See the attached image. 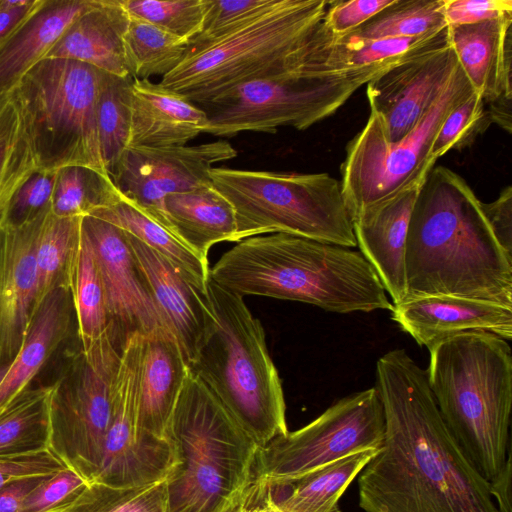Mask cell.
<instances>
[{
  "label": "cell",
  "instance_id": "1",
  "mask_svg": "<svg viewBox=\"0 0 512 512\" xmlns=\"http://www.w3.org/2000/svg\"><path fill=\"white\" fill-rule=\"evenodd\" d=\"M376 388L385 418L380 450L360 472L364 512H499L485 480L445 425L426 370L404 349L381 356Z\"/></svg>",
  "mask_w": 512,
  "mask_h": 512
},
{
  "label": "cell",
  "instance_id": "2",
  "mask_svg": "<svg viewBox=\"0 0 512 512\" xmlns=\"http://www.w3.org/2000/svg\"><path fill=\"white\" fill-rule=\"evenodd\" d=\"M482 203L458 173L430 170L407 230L405 299L456 296L512 307V257L499 245Z\"/></svg>",
  "mask_w": 512,
  "mask_h": 512
},
{
  "label": "cell",
  "instance_id": "3",
  "mask_svg": "<svg viewBox=\"0 0 512 512\" xmlns=\"http://www.w3.org/2000/svg\"><path fill=\"white\" fill-rule=\"evenodd\" d=\"M327 0H279L230 34L188 48L159 82L200 105L254 79L330 60L335 39L323 19Z\"/></svg>",
  "mask_w": 512,
  "mask_h": 512
},
{
  "label": "cell",
  "instance_id": "4",
  "mask_svg": "<svg viewBox=\"0 0 512 512\" xmlns=\"http://www.w3.org/2000/svg\"><path fill=\"white\" fill-rule=\"evenodd\" d=\"M428 350L427 380L441 417L472 466L490 482L511 453L510 345L480 331L448 336Z\"/></svg>",
  "mask_w": 512,
  "mask_h": 512
},
{
  "label": "cell",
  "instance_id": "5",
  "mask_svg": "<svg viewBox=\"0 0 512 512\" xmlns=\"http://www.w3.org/2000/svg\"><path fill=\"white\" fill-rule=\"evenodd\" d=\"M206 292L213 321L189 371L262 448L288 432L282 383L268 353L264 329L242 297L209 277Z\"/></svg>",
  "mask_w": 512,
  "mask_h": 512
},
{
  "label": "cell",
  "instance_id": "6",
  "mask_svg": "<svg viewBox=\"0 0 512 512\" xmlns=\"http://www.w3.org/2000/svg\"><path fill=\"white\" fill-rule=\"evenodd\" d=\"M166 436L177 456L166 512H222L251 483L258 446L190 371Z\"/></svg>",
  "mask_w": 512,
  "mask_h": 512
},
{
  "label": "cell",
  "instance_id": "7",
  "mask_svg": "<svg viewBox=\"0 0 512 512\" xmlns=\"http://www.w3.org/2000/svg\"><path fill=\"white\" fill-rule=\"evenodd\" d=\"M410 60V59H409ZM408 60L342 68L333 59L239 84L198 105L207 115L204 133L305 130L335 114L363 85Z\"/></svg>",
  "mask_w": 512,
  "mask_h": 512
},
{
  "label": "cell",
  "instance_id": "8",
  "mask_svg": "<svg viewBox=\"0 0 512 512\" xmlns=\"http://www.w3.org/2000/svg\"><path fill=\"white\" fill-rule=\"evenodd\" d=\"M210 178L234 209L238 241L286 233L348 248L357 245L341 182L328 173L214 167Z\"/></svg>",
  "mask_w": 512,
  "mask_h": 512
},
{
  "label": "cell",
  "instance_id": "9",
  "mask_svg": "<svg viewBox=\"0 0 512 512\" xmlns=\"http://www.w3.org/2000/svg\"><path fill=\"white\" fill-rule=\"evenodd\" d=\"M103 73L79 61L45 58L13 88L38 170L77 165L108 175L97 129Z\"/></svg>",
  "mask_w": 512,
  "mask_h": 512
},
{
  "label": "cell",
  "instance_id": "10",
  "mask_svg": "<svg viewBox=\"0 0 512 512\" xmlns=\"http://www.w3.org/2000/svg\"><path fill=\"white\" fill-rule=\"evenodd\" d=\"M68 354L48 400L49 450L88 483L99 472L112 413L113 383L123 349L110 333Z\"/></svg>",
  "mask_w": 512,
  "mask_h": 512
},
{
  "label": "cell",
  "instance_id": "11",
  "mask_svg": "<svg viewBox=\"0 0 512 512\" xmlns=\"http://www.w3.org/2000/svg\"><path fill=\"white\" fill-rule=\"evenodd\" d=\"M474 91L460 65L421 121L402 139L388 142L377 115H370L346 146L341 187L352 221L367 208L426 177L436 160L431 148L445 118Z\"/></svg>",
  "mask_w": 512,
  "mask_h": 512
},
{
  "label": "cell",
  "instance_id": "12",
  "mask_svg": "<svg viewBox=\"0 0 512 512\" xmlns=\"http://www.w3.org/2000/svg\"><path fill=\"white\" fill-rule=\"evenodd\" d=\"M385 436L383 404L376 387L341 398L304 427L259 448L251 486H286L358 451L380 449Z\"/></svg>",
  "mask_w": 512,
  "mask_h": 512
},
{
  "label": "cell",
  "instance_id": "13",
  "mask_svg": "<svg viewBox=\"0 0 512 512\" xmlns=\"http://www.w3.org/2000/svg\"><path fill=\"white\" fill-rule=\"evenodd\" d=\"M144 336H131L113 383L112 413L99 472L93 482L116 488L140 487L167 478L177 463L171 441L139 426Z\"/></svg>",
  "mask_w": 512,
  "mask_h": 512
},
{
  "label": "cell",
  "instance_id": "14",
  "mask_svg": "<svg viewBox=\"0 0 512 512\" xmlns=\"http://www.w3.org/2000/svg\"><path fill=\"white\" fill-rule=\"evenodd\" d=\"M236 156V149L222 139L192 146L128 147L110 178L124 197L169 230L166 196L212 184L214 166Z\"/></svg>",
  "mask_w": 512,
  "mask_h": 512
},
{
  "label": "cell",
  "instance_id": "15",
  "mask_svg": "<svg viewBox=\"0 0 512 512\" xmlns=\"http://www.w3.org/2000/svg\"><path fill=\"white\" fill-rule=\"evenodd\" d=\"M81 229L98 265L109 315V332L116 344L124 349L135 334L146 337L158 330H168L126 233L93 216L82 217Z\"/></svg>",
  "mask_w": 512,
  "mask_h": 512
},
{
  "label": "cell",
  "instance_id": "16",
  "mask_svg": "<svg viewBox=\"0 0 512 512\" xmlns=\"http://www.w3.org/2000/svg\"><path fill=\"white\" fill-rule=\"evenodd\" d=\"M459 63L449 43L400 63L366 84L370 112L388 142L407 135L449 84Z\"/></svg>",
  "mask_w": 512,
  "mask_h": 512
},
{
  "label": "cell",
  "instance_id": "17",
  "mask_svg": "<svg viewBox=\"0 0 512 512\" xmlns=\"http://www.w3.org/2000/svg\"><path fill=\"white\" fill-rule=\"evenodd\" d=\"M47 212L22 224L0 225V365L14 360L29 329L36 293V247Z\"/></svg>",
  "mask_w": 512,
  "mask_h": 512
},
{
  "label": "cell",
  "instance_id": "18",
  "mask_svg": "<svg viewBox=\"0 0 512 512\" xmlns=\"http://www.w3.org/2000/svg\"><path fill=\"white\" fill-rule=\"evenodd\" d=\"M125 233L146 277L161 320L176 339L189 365L213 321L207 292L200 290L161 254Z\"/></svg>",
  "mask_w": 512,
  "mask_h": 512
},
{
  "label": "cell",
  "instance_id": "19",
  "mask_svg": "<svg viewBox=\"0 0 512 512\" xmlns=\"http://www.w3.org/2000/svg\"><path fill=\"white\" fill-rule=\"evenodd\" d=\"M392 319L419 345L427 348L448 336L489 332L512 338V307L456 296H422L394 304Z\"/></svg>",
  "mask_w": 512,
  "mask_h": 512
},
{
  "label": "cell",
  "instance_id": "20",
  "mask_svg": "<svg viewBox=\"0 0 512 512\" xmlns=\"http://www.w3.org/2000/svg\"><path fill=\"white\" fill-rule=\"evenodd\" d=\"M426 177L359 214L353 220L356 244L376 271L393 305L405 300V248L409 220Z\"/></svg>",
  "mask_w": 512,
  "mask_h": 512
},
{
  "label": "cell",
  "instance_id": "21",
  "mask_svg": "<svg viewBox=\"0 0 512 512\" xmlns=\"http://www.w3.org/2000/svg\"><path fill=\"white\" fill-rule=\"evenodd\" d=\"M512 15L476 24L449 26L451 47L486 105L512 100Z\"/></svg>",
  "mask_w": 512,
  "mask_h": 512
},
{
  "label": "cell",
  "instance_id": "22",
  "mask_svg": "<svg viewBox=\"0 0 512 512\" xmlns=\"http://www.w3.org/2000/svg\"><path fill=\"white\" fill-rule=\"evenodd\" d=\"M207 122L206 113L181 94L159 82L133 79L128 147L185 146L205 131Z\"/></svg>",
  "mask_w": 512,
  "mask_h": 512
},
{
  "label": "cell",
  "instance_id": "23",
  "mask_svg": "<svg viewBox=\"0 0 512 512\" xmlns=\"http://www.w3.org/2000/svg\"><path fill=\"white\" fill-rule=\"evenodd\" d=\"M129 18L123 0H94L45 58L75 60L105 73L130 76L124 46Z\"/></svg>",
  "mask_w": 512,
  "mask_h": 512
},
{
  "label": "cell",
  "instance_id": "24",
  "mask_svg": "<svg viewBox=\"0 0 512 512\" xmlns=\"http://www.w3.org/2000/svg\"><path fill=\"white\" fill-rule=\"evenodd\" d=\"M188 373V364L170 331L162 329L144 337L139 394L143 431L167 438V425Z\"/></svg>",
  "mask_w": 512,
  "mask_h": 512
},
{
  "label": "cell",
  "instance_id": "25",
  "mask_svg": "<svg viewBox=\"0 0 512 512\" xmlns=\"http://www.w3.org/2000/svg\"><path fill=\"white\" fill-rule=\"evenodd\" d=\"M73 322L75 314L70 289L53 290L32 315L22 348L0 384V412L30 386L70 336Z\"/></svg>",
  "mask_w": 512,
  "mask_h": 512
},
{
  "label": "cell",
  "instance_id": "26",
  "mask_svg": "<svg viewBox=\"0 0 512 512\" xmlns=\"http://www.w3.org/2000/svg\"><path fill=\"white\" fill-rule=\"evenodd\" d=\"M94 0H43L31 16L0 45V93L12 90L43 60L69 25Z\"/></svg>",
  "mask_w": 512,
  "mask_h": 512
},
{
  "label": "cell",
  "instance_id": "27",
  "mask_svg": "<svg viewBox=\"0 0 512 512\" xmlns=\"http://www.w3.org/2000/svg\"><path fill=\"white\" fill-rule=\"evenodd\" d=\"M170 232L202 259L223 241H238L235 212L212 184L174 193L164 200Z\"/></svg>",
  "mask_w": 512,
  "mask_h": 512
},
{
  "label": "cell",
  "instance_id": "28",
  "mask_svg": "<svg viewBox=\"0 0 512 512\" xmlns=\"http://www.w3.org/2000/svg\"><path fill=\"white\" fill-rule=\"evenodd\" d=\"M379 450L355 452L286 486L264 491L285 512H337L339 499L347 487Z\"/></svg>",
  "mask_w": 512,
  "mask_h": 512
},
{
  "label": "cell",
  "instance_id": "29",
  "mask_svg": "<svg viewBox=\"0 0 512 512\" xmlns=\"http://www.w3.org/2000/svg\"><path fill=\"white\" fill-rule=\"evenodd\" d=\"M87 216L109 222L134 236L175 265L200 290L206 291L208 260L199 257L173 233L144 214L120 192L112 204Z\"/></svg>",
  "mask_w": 512,
  "mask_h": 512
},
{
  "label": "cell",
  "instance_id": "30",
  "mask_svg": "<svg viewBox=\"0 0 512 512\" xmlns=\"http://www.w3.org/2000/svg\"><path fill=\"white\" fill-rule=\"evenodd\" d=\"M82 217H59L49 210L42 221L35 254L36 293L33 314L55 289H70ZM32 314V315H33Z\"/></svg>",
  "mask_w": 512,
  "mask_h": 512
},
{
  "label": "cell",
  "instance_id": "31",
  "mask_svg": "<svg viewBox=\"0 0 512 512\" xmlns=\"http://www.w3.org/2000/svg\"><path fill=\"white\" fill-rule=\"evenodd\" d=\"M51 385L29 386L0 412V457L49 449Z\"/></svg>",
  "mask_w": 512,
  "mask_h": 512
},
{
  "label": "cell",
  "instance_id": "32",
  "mask_svg": "<svg viewBox=\"0 0 512 512\" xmlns=\"http://www.w3.org/2000/svg\"><path fill=\"white\" fill-rule=\"evenodd\" d=\"M38 170L14 90L0 93V225L17 190Z\"/></svg>",
  "mask_w": 512,
  "mask_h": 512
},
{
  "label": "cell",
  "instance_id": "33",
  "mask_svg": "<svg viewBox=\"0 0 512 512\" xmlns=\"http://www.w3.org/2000/svg\"><path fill=\"white\" fill-rule=\"evenodd\" d=\"M70 292L73 301L76 341L89 347L109 333L105 292L93 249L81 229Z\"/></svg>",
  "mask_w": 512,
  "mask_h": 512
},
{
  "label": "cell",
  "instance_id": "34",
  "mask_svg": "<svg viewBox=\"0 0 512 512\" xmlns=\"http://www.w3.org/2000/svg\"><path fill=\"white\" fill-rule=\"evenodd\" d=\"M124 46L132 79L161 78L184 59L188 43L157 26L129 16Z\"/></svg>",
  "mask_w": 512,
  "mask_h": 512
},
{
  "label": "cell",
  "instance_id": "35",
  "mask_svg": "<svg viewBox=\"0 0 512 512\" xmlns=\"http://www.w3.org/2000/svg\"><path fill=\"white\" fill-rule=\"evenodd\" d=\"M132 81L130 76L103 73L97 102V129L101 156L109 177L128 147Z\"/></svg>",
  "mask_w": 512,
  "mask_h": 512
},
{
  "label": "cell",
  "instance_id": "36",
  "mask_svg": "<svg viewBox=\"0 0 512 512\" xmlns=\"http://www.w3.org/2000/svg\"><path fill=\"white\" fill-rule=\"evenodd\" d=\"M445 0H394L345 37L372 40L390 37H420L447 27Z\"/></svg>",
  "mask_w": 512,
  "mask_h": 512
},
{
  "label": "cell",
  "instance_id": "37",
  "mask_svg": "<svg viewBox=\"0 0 512 512\" xmlns=\"http://www.w3.org/2000/svg\"><path fill=\"white\" fill-rule=\"evenodd\" d=\"M118 197L109 175L85 166H66L56 171L51 212L59 217H84Z\"/></svg>",
  "mask_w": 512,
  "mask_h": 512
},
{
  "label": "cell",
  "instance_id": "38",
  "mask_svg": "<svg viewBox=\"0 0 512 512\" xmlns=\"http://www.w3.org/2000/svg\"><path fill=\"white\" fill-rule=\"evenodd\" d=\"M450 43L449 26L420 37H390L372 40L335 39L334 58L345 68L409 60Z\"/></svg>",
  "mask_w": 512,
  "mask_h": 512
},
{
  "label": "cell",
  "instance_id": "39",
  "mask_svg": "<svg viewBox=\"0 0 512 512\" xmlns=\"http://www.w3.org/2000/svg\"><path fill=\"white\" fill-rule=\"evenodd\" d=\"M55 512H166V479L126 488L90 482Z\"/></svg>",
  "mask_w": 512,
  "mask_h": 512
},
{
  "label": "cell",
  "instance_id": "40",
  "mask_svg": "<svg viewBox=\"0 0 512 512\" xmlns=\"http://www.w3.org/2000/svg\"><path fill=\"white\" fill-rule=\"evenodd\" d=\"M129 16L147 21L187 42L197 36L204 20V0H123Z\"/></svg>",
  "mask_w": 512,
  "mask_h": 512
},
{
  "label": "cell",
  "instance_id": "41",
  "mask_svg": "<svg viewBox=\"0 0 512 512\" xmlns=\"http://www.w3.org/2000/svg\"><path fill=\"white\" fill-rule=\"evenodd\" d=\"M491 124L483 98L473 92L443 121L432 144L431 156L437 160L450 150L470 146Z\"/></svg>",
  "mask_w": 512,
  "mask_h": 512
},
{
  "label": "cell",
  "instance_id": "42",
  "mask_svg": "<svg viewBox=\"0 0 512 512\" xmlns=\"http://www.w3.org/2000/svg\"><path fill=\"white\" fill-rule=\"evenodd\" d=\"M279 0H204L200 33L188 44L197 48L239 29L272 9Z\"/></svg>",
  "mask_w": 512,
  "mask_h": 512
},
{
  "label": "cell",
  "instance_id": "43",
  "mask_svg": "<svg viewBox=\"0 0 512 512\" xmlns=\"http://www.w3.org/2000/svg\"><path fill=\"white\" fill-rule=\"evenodd\" d=\"M56 171H35L14 194L3 222L22 224L51 209Z\"/></svg>",
  "mask_w": 512,
  "mask_h": 512
},
{
  "label": "cell",
  "instance_id": "44",
  "mask_svg": "<svg viewBox=\"0 0 512 512\" xmlns=\"http://www.w3.org/2000/svg\"><path fill=\"white\" fill-rule=\"evenodd\" d=\"M88 482L74 470L64 469L51 474L23 501L18 512H55L74 500Z\"/></svg>",
  "mask_w": 512,
  "mask_h": 512
},
{
  "label": "cell",
  "instance_id": "45",
  "mask_svg": "<svg viewBox=\"0 0 512 512\" xmlns=\"http://www.w3.org/2000/svg\"><path fill=\"white\" fill-rule=\"evenodd\" d=\"M394 0L328 1L323 19L335 39L343 38L388 7Z\"/></svg>",
  "mask_w": 512,
  "mask_h": 512
},
{
  "label": "cell",
  "instance_id": "46",
  "mask_svg": "<svg viewBox=\"0 0 512 512\" xmlns=\"http://www.w3.org/2000/svg\"><path fill=\"white\" fill-rule=\"evenodd\" d=\"M448 26L476 24L512 15L511 0H445Z\"/></svg>",
  "mask_w": 512,
  "mask_h": 512
},
{
  "label": "cell",
  "instance_id": "47",
  "mask_svg": "<svg viewBox=\"0 0 512 512\" xmlns=\"http://www.w3.org/2000/svg\"><path fill=\"white\" fill-rule=\"evenodd\" d=\"M65 467L49 449L24 455L0 457V488L20 478L52 474Z\"/></svg>",
  "mask_w": 512,
  "mask_h": 512
},
{
  "label": "cell",
  "instance_id": "48",
  "mask_svg": "<svg viewBox=\"0 0 512 512\" xmlns=\"http://www.w3.org/2000/svg\"><path fill=\"white\" fill-rule=\"evenodd\" d=\"M482 207L499 245L512 257V187H505L497 199Z\"/></svg>",
  "mask_w": 512,
  "mask_h": 512
},
{
  "label": "cell",
  "instance_id": "49",
  "mask_svg": "<svg viewBox=\"0 0 512 512\" xmlns=\"http://www.w3.org/2000/svg\"><path fill=\"white\" fill-rule=\"evenodd\" d=\"M50 475L24 477L2 486L0 488V512H18L25 498Z\"/></svg>",
  "mask_w": 512,
  "mask_h": 512
},
{
  "label": "cell",
  "instance_id": "50",
  "mask_svg": "<svg viewBox=\"0 0 512 512\" xmlns=\"http://www.w3.org/2000/svg\"><path fill=\"white\" fill-rule=\"evenodd\" d=\"M490 492L499 512H512V456L509 454L504 466L490 482Z\"/></svg>",
  "mask_w": 512,
  "mask_h": 512
},
{
  "label": "cell",
  "instance_id": "51",
  "mask_svg": "<svg viewBox=\"0 0 512 512\" xmlns=\"http://www.w3.org/2000/svg\"><path fill=\"white\" fill-rule=\"evenodd\" d=\"M43 0H27L25 4L0 12V45L4 43L40 6Z\"/></svg>",
  "mask_w": 512,
  "mask_h": 512
},
{
  "label": "cell",
  "instance_id": "52",
  "mask_svg": "<svg viewBox=\"0 0 512 512\" xmlns=\"http://www.w3.org/2000/svg\"><path fill=\"white\" fill-rule=\"evenodd\" d=\"M248 493L247 512H285L277 507L268 491L256 492L249 486ZM337 512H341V510Z\"/></svg>",
  "mask_w": 512,
  "mask_h": 512
},
{
  "label": "cell",
  "instance_id": "53",
  "mask_svg": "<svg viewBox=\"0 0 512 512\" xmlns=\"http://www.w3.org/2000/svg\"><path fill=\"white\" fill-rule=\"evenodd\" d=\"M249 504L248 487L238 494L222 512H247Z\"/></svg>",
  "mask_w": 512,
  "mask_h": 512
},
{
  "label": "cell",
  "instance_id": "54",
  "mask_svg": "<svg viewBox=\"0 0 512 512\" xmlns=\"http://www.w3.org/2000/svg\"><path fill=\"white\" fill-rule=\"evenodd\" d=\"M26 1L27 0H0V12L19 7L25 4Z\"/></svg>",
  "mask_w": 512,
  "mask_h": 512
},
{
  "label": "cell",
  "instance_id": "55",
  "mask_svg": "<svg viewBox=\"0 0 512 512\" xmlns=\"http://www.w3.org/2000/svg\"><path fill=\"white\" fill-rule=\"evenodd\" d=\"M11 363L9 364H4V365H0V384L1 382L3 381L8 369H9V366H10Z\"/></svg>",
  "mask_w": 512,
  "mask_h": 512
}]
</instances>
